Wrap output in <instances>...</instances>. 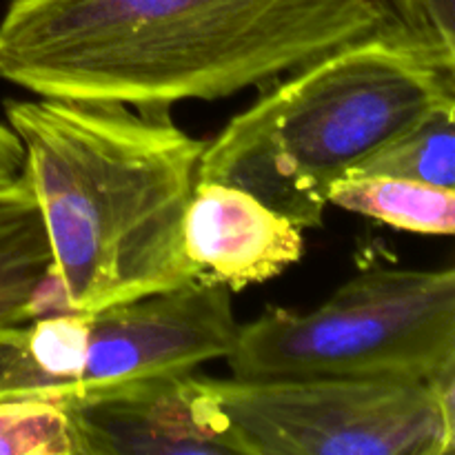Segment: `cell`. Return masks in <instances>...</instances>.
Listing matches in <instances>:
<instances>
[{"label":"cell","instance_id":"obj_4","mask_svg":"<svg viewBox=\"0 0 455 455\" xmlns=\"http://www.w3.org/2000/svg\"><path fill=\"white\" fill-rule=\"evenodd\" d=\"M227 360L243 380L429 382L455 369V271L369 269L309 314L269 309L238 327Z\"/></svg>","mask_w":455,"mask_h":455},{"label":"cell","instance_id":"obj_9","mask_svg":"<svg viewBox=\"0 0 455 455\" xmlns=\"http://www.w3.org/2000/svg\"><path fill=\"white\" fill-rule=\"evenodd\" d=\"M52 247L25 173L0 182V329L36 318Z\"/></svg>","mask_w":455,"mask_h":455},{"label":"cell","instance_id":"obj_7","mask_svg":"<svg viewBox=\"0 0 455 455\" xmlns=\"http://www.w3.org/2000/svg\"><path fill=\"white\" fill-rule=\"evenodd\" d=\"M76 455H249L207 378L158 373L60 400Z\"/></svg>","mask_w":455,"mask_h":455},{"label":"cell","instance_id":"obj_8","mask_svg":"<svg viewBox=\"0 0 455 455\" xmlns=\"http://www.w3.org/2000/svg\"><path fill=\"white\" fill-rule=\"evenodd\" d=\"M185 253L200 280L240 291L296 265L302 229L256 196L220 182H194L185 213Z\"/></svg>","mask_w":455,"mask_h":455},{"label":"cell","instance_id":"obj_1","mask_svg":"<svg viewBox=\"0 0 455 455\" xmlns=\"http://www.w3.org/2000/svg\"><path fill=\"white\" fill-rule=\"evenodd\" d=\"M380 34L404 36L382 0H9L0 78L43 98L169 111L267 87Z\"/></svg>","mask_w":455,"mask_h":455},{"label":"cell","instance_id":"obj_14","mask_svg":"<svg viewBox=\"0 0 455 455\" xmlns=\"http://www.w3.org/2000/svg\"><path fill=\"white\" fill-rule=\"evenodd\" d=\"M22 164H25V154L20 140L13 129L0 120V182L22 173Z\"/></svg>","mask_w":455,"mask_h":455},{"label":"cell","instance_id":"obj_13","mask_svg":"<svg viewBox=\"0 0 455 455\" xmlns=\"http://www.w3.org/2000/svg\"><path fill=\"white\" fill-rule=\"evenodd\" d=\"M418 47L455 67V0H382Z\"/></svg>","mask_w":455,"mask_h":455},{"label":"cell","instance_id":"obj_11","mask_svg":"<svg viewBox=\"0 0 455 455\" xmlns=\"http://www.w3.org/2000/svg\"><path fill=\"white\" fill-rule=\"evenodd\" d=\"M455 102L435 107L354 169L455 189Z\"/></svg>","mask_w":455,"mask_h":455},{"label":"cell","instance_id":"obj_5","mask_svg":"<svg viewBox=\"0 0 455 455\" xmlns=\"http://www.w3.org/2000/svg\"><path fill=\"white\" fill-rule=\"evenodd\" d=\"M238 323L220 284L172 291L98 311H62L0 329V400L69 395L158 373H191L227 358Z\"/></svg>","mask_w":455,"mask_h":455},{"label":"cell","instance_id":"obj_3","mask_svg":"<svg viewBox=\"0 0 455 455\" xmlns=\"http://www.w3.org/2000/svg\"><path fill=\"white\" fill-rule=\"evenodd\" d=\"M449 102L455 67L400 34L371 36L267 84L207 142L196 182L238 187L315 229L333 182Z\"/></svg>","mask_w":455,"mask_h":455},{"label":"cell","instance_id":"obj_12","mask_svg":"<svg viewBox=\"0 0 455 455\" xmlns=\"http://www.w3.org/2000/svg\"><path fill=\"white\" fill-rule=\"evenodd\" d=\"M0 455H76L69 418L43 400H0Z\"/></svg>","mask_w":455,"mask_h":455},{"label":"cell","instance_id":"obj_6","mask_svg":"<svg viewBox=\"0 0 455 455\" xmlns=\"http://www.w3.org/2000/svg\"><path fill=\"white\" fill-rule=\"evenodd\" d=\"M249 455H451L455 369L429 382L207 378Z\"/></svg>","mask_w":455,"mask_h":455},{"label":"cell","instance_id":"obj_10","mask_svg":"<svg viewBox=\"0 0 455 455\" xmlns=\"http://www.w3.org/2000/svg\"><path fill=\"white\" fill-rule=\"evenodd\" d=\"M329 204L413 234L455 231V189L409 178L349 172L331 185Z\"/></svg>","mask_w":455,"mask_h":455},{"label":"cell","instance_id":"obj_2","mask_svg":"<svg viewBox=\"0 0 455 455\" xmlns=\"http://www.w3.org/2000/svg\"><path fill=\"white\" fill-rule=\"evenodd\" d=\"M71 311H98L200 280L185 213L207 142L169 111L120 102L7 100Z\"/></svg>","mask_w":455,"mask_h":455}]
</instances>
